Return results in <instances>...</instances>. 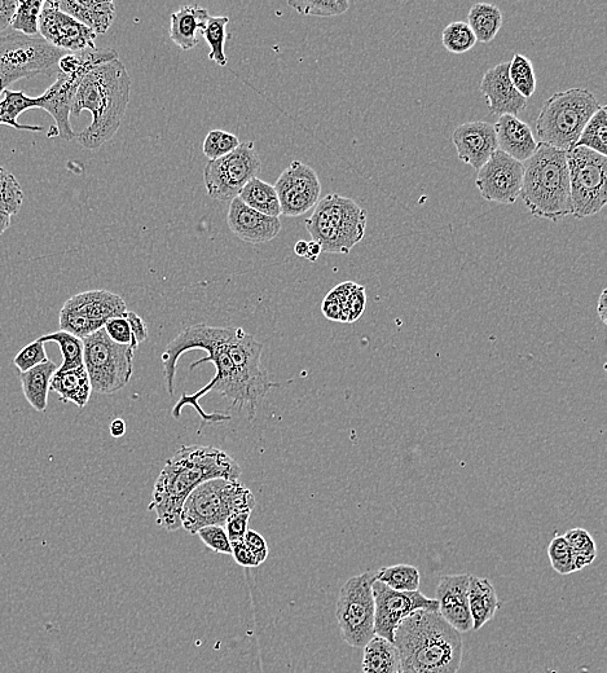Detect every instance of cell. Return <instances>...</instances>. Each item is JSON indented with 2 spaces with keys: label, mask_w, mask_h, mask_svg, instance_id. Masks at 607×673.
Here are the masks:
<instances>
[{
  "label": "cell",
  "mask_w": 607,
  "mask_h": 673,
  "mask_svg": "<svg viewBox=\"0 0 607 673\" xmlns=\"http://www.w3.org/2000/svg\"><path fill=\"white\" fill-rule=\"evenodd\" d=\"M519 196L536 218L558 222L573 215L566 152L539 142L534 155L523 162Z\"/></svg>",
  "instance_id": "5"
},
{
  "label": "cell",
  "mask_w": 607,
  "mask_h": 673,
  "mask_svg": "<svg viewBox=\"0 0 607 673\" xmlns=\"http://www.w3.org/2000/svg\"><path fill=\"white\" fill-rule=\"evenodd\" d=\"M231 328L210 327L206 324H195L184 329L173 341L166 346L165 353L162 354V364H164V376L166 381L167 393L173 397L175 393V377H177V364L180 356L191 350H204L208 356L197 360L189 369H195L202 363H213L217 373L208 385L202 387L196 394H184L179 400L177 406L173 409L174 419H179L183 407L192 406L200 413L201 419L210 424L223 422L231 419L230 416L206 415L199 406V400L205 397L211 391H217L219 395L228 399L231 407L246 412L249 420H254L257 415L259 402L263 400L261 395L253 389V386L245 380L243 375L233 363L230 351H228V338H230Z\"/></svg>",
  "instance_id": "1"
},
{
  "label": "cell",
  "mask_w": 607,
  "mask_h": 673,
  "mask_svg": "<svg viewBox=\"0 0 607 673\" xmlns=\"http://www.w3.org/2000/svg\"><path fill=\"white\" fill-rule=\"evenodd\" d=\"M47 360L50 359H48L46 353L45 343L35 340L17 353L15 359H13V364L19 369L20 373H24L38 367V365L46 363Z\"/></svg>",
  "instance_id": "46"
},
{
  "label": "cell",
  "mask_w": 607,
  "mask_h": 673,
  "mask_svg": "<svg viewBox=\"0 0 607 673\" xmlns=\"http://www.w3.org/2000/svg\"><path fill=\"white\" fill-rule=\"evenodd\" d=\"M125 318L129 320L131 331H133L136 342L142 343L148 338V328L145 321L135 312L127 311Z\"/></svg>",
  "instance_id": "55"
},
{
  "label": "cell",
  "mask_w": 607,
  "mask_h": 673,
  "mask_svg": "<svg viewBox=\"0 0 607 673\" xmlns=\"http://www.w3.org/2000/svg\"><path fill=\"white\" fill-rule=\"evenodd\" d=\"M42 7L43 2H39V0L19 2L15 16H13L11 29L26 35V37H37Z\"/></svg>",
  "instance_id": "41"
},
{
  "label": "cell",
  "mask_w": 607,
  "mask_h": 673,
  "mask_svg": "<svg viewBox=\"0 0 607 673\" xmlns=\"http://www.w3.org/2000/svg\"><path fill=\"white\" fill-rule=\"evenodd\" d=\"M452 143L464 164L479 170L499 149L495 127L490 122H466L452 134Z\"/></svg>",
  "instance_id": "21"
},
{
  "label": "cell",
  "mask_w": 607,
  "mask_h": 673,
  "mask_svg": "<svg viewBox=\"0 0 607 673\" xmlns=\"http://www.w3.org/2000/svg\"><path fill=\"white\" fill-rule=\"evenodd\" d=\"M69 52L57 50L41 37L20 33L0 34V69L12 82L38 74H52L61 57Z\"/></svg>",
  "instance_id": "13"
},
{
  "label": "cell",
  "mask_w": 607,
  "mask_h": 673,
  "mask_svg": "<svg viewBox=\"0 0 607 673\" xmlns=\"http://www.w3.org/2000/svg\"><path fill=\"white\" fill-rule=\"evenodd\" d=\"M469 578L466 574L442 576L435 592L438 613L460 633L473 631L468 598Z\"/></svg>",
  "instance_id": "20"
},
{
  "label": "cell",
  "mask_w": 607,
  "mask_h": 673,
  "mask_svg": "<svg viewBox=\"0 0 607 673\" xmlns=\"http://www.w3.org/2000/svg\"><path fill=\"white\" fill-rule=\"evenodd\" d=\"M377 571H365L342 585L336 617L343 641L353 648H364L375 637V598L373 583Z\"/></svg>",
  "instance_id": "10"
},
{
  "label": "cell",
  "mask_w": 607,
  "mask_h": 673,
  "mask_svg": "<svg viewBox=\"0 0 607 673\" xmlns=\"http://www.w3.org/2000/svg\"><path fill=\"white\" fill-rule=\"evenodd\" d=\"M11 227V215L0 213V236Z\"/></svg>",
  "instance_id": "59"
},
{
  "label": "cell",
  "mask_w": 607,
  "mask_h": 673,
  "mask_svg": "<svg viewBox=\"0 0 607 673\" xmlns=\"http://www.w3.org/2000/svg\"><path fill=\"white\" fill-rule=\"evenodd\" d=\"M228 24H230V19L226 16H210L202 32L210 47L209 60L214 61L219 67H226L228 63L227 56L224 54V45L230 38V34L226 32Z\"/></svg>",
  "instance_id": "37"
},
{
  "label": "cell",
  "mask_w": 607,
  "mask_h": 673,
  "mask_svg": "<svg viewBox=\"0 0 607 673\" xmlns=\"http://www.w3.org/2000/svg\"><path fill=\"white\" fill-rule=\"evenodd\" d=\"M362 668L364 673L402 672L400 655L394 642L375 636L364 646Z\"/></svg>",
  "instance_id": "30"
},
{
  "label": "cell",
  "mask_w": 607,
  "mask_h": 673,
  "mask_svg": "<svg viewBox=\"0 0 607 673\" xmlns=\"http://www.w3.org/2000/svg\"><path fill=\"white\" fill-rule=\"evenodd\" d=\"M497 147L514 160L523 162L534 155L538 142L531 127L516 116H501L494 125Z\"/></svg>",
  "instance_id": "24"
},
{
  "label": "cell",
  "mask_w": 607,
  "mask_h": 673,
  "mask_svg": "<svg viewBox=\"0 0 607 673\" xmlns=\"http://www.w3.org/2000/svg\"><path fill=\"white\" fill-rule=\"evenodd\" d=\"M504 17L500 8L491 3H478L470 8L468 25L477 42L490 43L503 26Z\"/></svg>",
  "instance_id": "31"
},
{
  "label": "cell",
  "mask_w": 607,
  "mask_h": 673,
  "mask_svg": "<svg viewBox=\"0 0 607 673\" xmlns=\"http://www.w3.org/2000/svg\"><path fill=\"white\" fill-rule=\"evenodd\" d=\"M523 164L500 149L478 170L475 186L483 199L513 205L521 195Z\"/></svg>",
  "instance_id": "17"
},
{
  "label": "cell",
  "mask_w": 607,
  "mask_h": 673,
  "mask_svg": "<svg viewBox=\"0 0 607 673\" xmlns=\"http://www.w3.org/2000/svg\"><path fill=\"white\" fill-rule=\"evenodd\" d=\"M402 672L457 673L463 662V637L438 611H416L395 631Z\"/></svg>",
  "instance_id": "4"
},
{
  "label": "cell",
  "mask_w": 607,
  "mask_h": 673,
  "mask_svg": "<svg viewBox=\"0 0 607 673\" xmlns=\"http://www.w3.org/2000/svg\"><path fill=\"white\" fill-rule=\"evenodd\" d=\"M127 312L125 301L109 290H89L69 298L60 311V331L86 338L100 331L109 320L122 318Z\"/></svg>",
  "instance_id": "14"
},
{
  "label": "cell",
  "mask_w": 607,
  "mask_h": 673,
  "mask_svg": "<svg viewBox=\"0 0 607 673\" xmlns=\"http://www.w3.org/2000/svg\"><path fill=\"white\" fill-rule=\"evenodd\" d=\"M11 83H13L11 78L8 77L7 74H4L3 70L0 69V95L7 90V87L10 86Z\"/></svg>",
  "instance_id": "61"
},
{
  "label": "cell",
  "mask_w": 607,
  "mask_h": 673,
  "mask_svg": "<svg viewBox=\"0 0 607 673\" xmlns=\"http://www.w3.org/2000/svg\"><path fill=\"white\" fill-rule=\"evenodd\" d=\"M607 296V289L602 290L600 299H598L597 303V314L600 316V319L602 323L605 325L607 324V306H606V299Z\"/></svg>",
  "instance_id": "56"
},
{
  "label": "cell",
  "mask_w": 607,
  "mask_h": 673,
  "mask_svg": "<svg viewBox=\"0 0 607 673\" xmlns=\"http://www.w3.org/2000/svg\"><path fill=\"white\" fill-rule=\"evenodd\" d=\"M321 310H323L325 318L346 323L341 302L338 301L336 294L333 292L329 293L328 296L325 297L323 306H321Z\"/></svg>",
  "instance_id": "53"
},
{
  "label": "cell",
  "mask_w": 607,
  "mask_h": 673,
  "mask_svg": "<svg viewBox=\"0 0 607 673\" xmlns=\"http://www.w3.org/2000/svg\"><path fill=\"white\" fill-rule=\"evenodd\" d=\"M488 109L496 116H516L526 108L527 100L514 89L509 78V63L488 69L481 82Z\"/></svg>",
  "instance_id": "23"
},
{
  "label": "cell",
  "mask_w": 607,
  "mask_h": 673,
  "mask_svg": "<svg viewBox=\"0 0 607 673\" xmlns=\"http://www.w3.org/2000/svg\"><path fill=\"white\" fill-rule=\"evenodd\" d=\"M261 166L253 142L240 143L230 155L209 161L204 170V182L210 199L235 200L246 184L257 178Z\"/></svg>",
  "instance_id": "15"
},
{
  "label": "cell",
  "mask_w": 607,
  "mask_h": 673,
  "mask_svg": "<svg viewBox=\"0 0 607 673\" xmlns=\"http://www.w3.org/2000/svg\"><path fill=\"white\" fill-rule=\"evenodd\" d=\"M199 536L202 543L206 545L215 553L227 554L231 556L232 554V544L224 527L222 526H208L201 529L196 534Z\"/></svg>",
  "instance_id": "47"
},
{
  "label": "cell",
  "mask_w": 607,
  "mask_h": 673,
  "mask_svg": "<svg viewBox=\"0 0 607 673\" xmlns=\"http://www.w3.org/2000/svg\"><path fill=\"white\" fill-rule=\"evenodd\" d=\"M548 557L553 570L560 575L576 573L573 551L563 536H556L548 547Z\"/></svg>",
  "instance_id": "45"
},
{
  "label": "cell",
  "mask_w": 607,
  "mask_h": 673,
  "mask_svg": "<svg viewBox=\"0 0 607 673\" xmlns=\"http://www.w3.org/2000/svg\"><path fill=\"white\" fill-rule=\"evenodd\" d=\"M39 34L48 45L69 54L95 50V41L98 37L87 26L60 11L56 2L43 3L39 17Z\"/></svg>",
  "instance_id": "19"
},
{
  "label": "cell",
  "mask_w": 607,
  "mask_h": 673,
  "mask_svg": "<svg viewBox=\"0 0 607 673\" xmlns=\"http://www.w3.org/2000/svg\"><path fill=\"white\" fill-rule=\"evenodd\" d=\"M239 199L249 208L267 217L279 218L281 215L280 201L276 189L262 179L254 178L240 192Z\"/></svg>",
  "instance_id": "33"
},
{
  "label": "cell",
  "mask_w": 607,
  "mask_h": 673,
  "mask_svg": "<svg viewBox=\"0 0 607 673\" xmlns=\"http://www.w3.org/2000/svg\"><path fill=\"white\" fill-rule=\"evenodd\" d=\"M227 223L239 239L249 244L268 243L274 240L281 231L279 218L258 213L257 210L245 205L239 197L231 201Z\"/></svg>",
  "instance_id": "22"
},
{
  "label": "cell",
  "mask_w": 607,
  "mask_h": 673,
  "mask_svg": "<svg viewBox=\"0 0 607 673\" xmlns=\"http://www.w3.org/2000/svg\"><path fill=\"white\" fill-rule=\"evenodd\" d=\"M57 369L59 368L52 360H47L46 363L28 372L20 373L19 378L25 399L37 412H46L51 380Z\"/></svg>",
  "instance_id": "29"
},
{
  "label": "cell",
  "mask_w": 607,
  "mask_h": 673,
  "mask_svg": "<svg viewBox=\"0 0 607 673\" xmlns=\"http://www.w3.org/2000/svg\"><path fill=\"white\" fill-rule=\"evenodd\" d=\"M601 105L591 91L570 89L556 92L545 101L536 120L540 143L563 152L575 148L580 134Z\"/></svg>",
  "instance_id": "7"
},
{
  "label": "cell",
  "mask_w": 607,
  "mask_h": 673,
  "mask_svg": "<svg viewBox=\"0 0 607 673\" xmlns=\"http://www.w3.org/2000/svg\"><path fill=\"white\" fill-rule=\"evenodd\" d=\"M50 391L59 395L63 403H73L78 408H85L92 394L91 382L85 365L69 369V371H56L51 380Z\"/></svg>",
  "instance_id": "28"
},
{
  "label": "cell",
  "mask_w": 607,
  "mask_h": 673,
  "mask_svg": "<svg viewBox=\"0 0 607 673\" xmlns=\"http://www.w3.org/2000/svg\"><path fill=\"white\" fill-rule=\"evenodd\" d=\"M509 78L514 89L522 98L530 99L536 91L534 65L526 56L516 54L509 63Z\"/></svg>",
  "instance_id": "38"
},
{
  "label": "cell",
  "mask_w": 607,
  "mask_h": 673,
  "mask_svg": "<svg viewBox=\"0 0 607 673\" xmlns=\"http://www.w3.org/2000/svg\"><path fill=\"white\" fill-rule=\"evenodd\" d=\"M288 6L296 10L299 15L333 17L343 15L349 10L350 4L346 0H325V2H311V0H290Z\"/></svg>",
  "instance_id": "42"
},
{
  "label": "cell",
  "mask_w": 607,
  "mask_h": 673,
  "mask_svg": "<svg viewBox=\"0 0 607 673\" xmlns=\"http://www.w3.org/2000/svg\"><path fill=\"white\" fill-rule=\"evenodd\" d=\"M39 342H55L63 354V364L57 371H69L83 365V341L68 332L59 331L38 338Z\"/></svg>",
  "instance_id": "36"
},
{
  "label": "cell",
  "mask_w": 607,
  "mask_h": 673,
  "mask_svg": "<svg viewBox=\"0 0 607 673\" xmlns=\"http://www.w3.org/2000/svg\"><path fill=\"white\" fill-rule=\"evenodd\" d=\"M83 365L92 391L109 395L130 384L136 349L118 345L103 329L83 338Z\"/></svg>",
  "instance_id": "9"
},
{
  "label": "cell",
  "mask_w": 607,
  "mask_h": 673,
  "mask_svg": "<svg viewBox=\"0 0 607 673\" xmlns=\"http://www.w3.org/2000/svg\"><path fill=\"white\" fill-rule=\"evenodd\" d=\"M305 224L323 252L349 254L363 240L367 211L349 197L331 193L318 202Z\"/></svg>",
  "instance_id": "8"
},
{
  "label": "cell",
  "mask_w": 607,
  "mask_h": 673,
  "mask_svg": "<svg viewBox=\"0 0 607 673\" xmlns=\"http://www.w3.org/2000/svg\"><path fill=\"white\" fill-rule=\"evenodd\" d=\"M257 504L253 492L239 481L215 478L202 483L184 501L182 529L196 535L208 526H226L235 513L246 512Z\"/></svg>",
  "instance_id": "6"
},
{
  "label": "cell",
  "mask_w": 607,
  "mask_h": 673,
  "mask_svg": "<svg viewBox=\"0 0 607 673\" xmlns=\"http://www.w3.org/2000/svg\"><path fill=\"white\" fill-rule=\"evenodd\" d=\"M231 556L233 557V560L236 561L237 565L246 567V569H255V567L259 566V563L257 560H255L252 552L246 548V545L243 543V541H239V543H232Z\"/></svg>",
  "instance_id": "52"
},
{
  "label": "cell",
  "mask_w": 607,
  "mask_h": 673,
  "mask_svg": "<svg viewBox=\"0 0 607 673\" xmlns=\"http://www.w3.org/2000/svg\"><path fill=\"white\" fill-rule=\"evenodd\" d=\"M4 99L0 101V125L10 126L21 131H33L39 133L42 127L21 125L17 118L29 109L39 108V98H30L24 91L6 90L3 92Z\"/></svg>",
  "instance_id": "32"
},
{
  "label": "cell",
  "mask_w": 607,
  "mask_h": 673,
  "mask_svg": "<svg viewBox=\"0 0 607 673\" xmlns=\"http://www.w3.org/2000/svg\"><path fill=\"white\" fill-rule=\"evenodd\" d=\"M209 12L200 6H184L171 13L170 38L183 51L192 50L199 43L197 34L204 32Z\"/></svg>",
  "instance_id": "26"
},
{
  "label": "cell",
  "mask_w": 607,
  "mask_h": 673,
  "mask_svg": "<svg viewBox=\"0 0 607 673\" xmlns=\"http://www.w3.org/2000/svg\"><path fill=\"white\" fill-rule=\"evenodd\" d=\"M573 217L600 213L607 204V157L584 147L566 152Z\"/></svg>",
  "instance_id": "11"
},
{
  "label": "cell",
  "mask_w": 607,
  "mask_h": 673,
  "mask_svg": "<svg viewBox=\"0 0 607 673\" xmlns=\"http://www.w3.org/2000/svg\"><path fill=\"white\" fill-rule=\"evenodd\" d=\"M126 433V422L117 419L114 420L111 424V434L113 438H121Z\"/></svg>",
  "instance_id": "57"
},
{
  "label": "cell",
  "mask_w": 607,
  "mask_h": 673,
  "mask_svg": "<svg viewBox=\"0 0 607 673\" xmlns=\"http://www.w3.org/2000/svg\"><path fill=\"white\" fill-rule=\"evenodd\" d=\"M250 516H252V512L246 510V512L235 513L228 518L224 530H226L231 544L243 541L246 532L249 530Z\"/></svg>",
  "instance_id": "49"
},
{
  "label": "cell",
  "mask_w": 607,
  "mask_h": 673,
  "mask_svg": "<svg viewBox=\"0 0 607 673\" xmlns=\"http://www.w3.org/2000/svg\"><path fill=\"white\" fill-rule=\"evenodd\" d=\"M56 6L78 23L87 26L96 35L107 33L116 17V4L113 2L61 0L56 2Z\"/></svg>",
  "instance_id": "25"
},
{
  "label": "cell",
  "mask_w": 607,
  "mask_h": 673,
  "mask_svg": "<svg viewBox=\"0 0 607 673\" xmlns=\"http://www.w3.org/2000/svg\"><path fill=\"white\" fill-rule=\"evenodd\" d=\"M365 309V293L363 287H356L354 292L351 293L349 299L346 303V323H353L356 319H359L363 315Z\"/></svg>",
  "instance_id": "51"
},
{
  "label": "cell",
  "mask_w": 607,
  "mask_h": 673,
  "mask_svg": "<svg viewBox=\"0 0 607 673\" xmlns=\"http://www.w3.org/2000/svg\"><path fill=\"white\" fill-rule=\"evenodd\" d=\"M241 473L237 461L217 447L183 446L158 475L148 509L156 513L157 525L162 529L178 531L182 529L184 501L197 487L215 478L239 481Z\"/></svg>",
  "instance_id": "2"
},
{
  "label": "cell",
  "mask_w": 607,
  "mask_h": 673,
  "mask_svg": "<svg viewBox=\"0 0 607 673\" xmlns=\"http://www.w3.org/2000/svg\"><path fill=\"white\" fill-rule=\"evenodd\" d=\"M281 214L285 217H301L320 201L321 183L312 167L293 161L275 183Z\"/></svg>",
  "instance_id": "18"
},
{
  "label": "cell",
  "mask_w": 607,
  "mask_h": 673,
  "mask_svg": "<svg viewBox=\"0 0 607 673\" xmlns=\"http://www.w3.org/2000/svg\"><path fill=\"white\" fill-rule=\"evenodd\" d=\"M323 253L321 246L315 241H310L309 250H307L306 259H309L310 262L318 261L319 255Z\"/></svg>",
  "instance_id": "58"
},
{
  "label": "cell",
  "mask_w": 607,
  "mask_h": 673,
  "mask_svg": "<svg viewBox=\"0 0 607 673\" xmlns=\"http://www.w3.org/2000/svg\"><path fill=\"white\" fill-rule=\"evenodd\" d=\"M239 145L240 140L236 135L223 130H213L206 136L202 151L209 161L218 160V158L230 155Z\"/></svg>",
  "instance_id": "44"
},
{
  "label": "cell",
  "mask_w": 607,
  "mask_h": 673,
  "mask_svg": "<svg viewBox=\"0 0 607 673\" xmlns=\"http://www.w3.org/2000/svg\"><path fill=\"white\" fill-rule=\"evenodd\" d=\"M307 250H309V243L307 241H298L296 246H294V252L298 255V257L305 258L307 254Z\"/></svg>",
  "instance_id": "60"
},
{
  "label": "cell",
  "mask_w": 607,
  "mask_h": 673,
  "mask_svg": "<svg viewBox=\"0 0 607 673\" xmlns=\"http://www.w3.org/2000/svg\"><path fill=\"white\" fill-rule=\"evenodd\" d=\"M24 202V192L15 175L0 167V204L4 205L7 213L15 215L19 213Z\"/></svg>",
  "instance_id": "43"
},
{
  "label": "cell",
  "mask_w": 607,
  "mask_h": 673,
  "mask_svg": "<svg viewBox=\"0 0 607 673\" xmlns=\"http://www.w3.org/2000/svg\"><path fill=\"white\" fill-rule=\"evenodd\" d=\"M569 543L571 551L574 554L576 571L583 570L584 567L592 565L597 557V547L595 539L584 529H573L563 535Z\"/></svg>",
  "instance_id": "39"
},
{
  "label": "cell",
  "mask_w": 607,
  "mask_h": 673,
  "mask_svg": "<svg viewBox=\"0 0 607 673\" xmlns=\"http://www.w3.org/2000/svg\"><path fill=\"white\" fill-rule=\"evenodd\" d=\"M81 55L82 61L78 69L72 73L59 72L54 85L48 87L45 94L39 96V103H41L39 109H43L54 118L57 135L68 142L77 136L70 125V112H72L73 101L82 79L90 70L118 59V52L113 48H95V50L82 51Z\"/></svg>",
  "instance_id": "12"
},
{
  "label": "cell",
  "mask_w": 607,
  "mask_h": 673,
  "mask_svg": "<svg viewBox=\"0 0 607 673\" xmlns=\"http://www.w3.org/2000/svg\"><path fill=\"white\" fill-rule=\"evenodd\" d=\"M375 598V635L394 642L400 623L416 611H438V601L424 593L394 591L380 582L373 583Z\"/></svg>",
  "instance_id": "16"
},
{
  "label": "cell",
  "mask_w": 607,
  "mask_h": 673,
  "mask_svg": "<svg viewBox=\"0 0 607 673\" xmlns=\"http://www.w3.org/2000/svg\"><path fill=\"white\" fill-rule=\"evenodd\" d=\"M399 673H404V672H399Z\"/></svg>",
  "instance_id": "62"
},
{
  "label": "cell",
  "mask_w": 607,
  "mask_h": 673,
  "mask_svg": "<svg viewBox=\"0 0 607 673\" xmlns=\"http://www.w3.org/2000/svg\"><path fill=\"white\" fill-rule=\"evenodd\" d=\"M377 582L398 592H417L420 588L419 569L411 565H395L377 570Z\"/></svg>",
  "instance_id": "34"
},
{
  "label": "cell",
  "mask_w": 607,
  "mask_h": 673,
  "mask_svg": "<svg viewBox=\"0 0 607 673\" xmlns=\"http://www.w3.org/2000/svg\"><path fill=\"white\" fill-rule=\"evenodd\" d=\"M443 46L447 48L451 54L463 55L472 50L477 43L472 29L468 23L463 21H455L444 28L442 33Z\"/></svg>",
  "instance_id": "40"
},
{
  "label": "cell",
  "mask_w": 607,
  "mask_h": 673,
  "mask_svg": "<svg viewBox=\"0 0 607 673\" xmlns=\"http://www.w3.org/2000/svg\"><path fill=\"white\" fill-rule=\"evenodd\" d=\"M19 2L17 0H0V34L11 28Z\"/></svg>",
  "instance_id": "54"
},
{
  "label": "cell",
  "mask_w": 607,
  "mask_h": 673,
  "mask_svg": "<svg viewBox=\"0 0 607 673\" xmlns=\"http://www.w3.org/2000/svg\"><path fill=\"white\" fill-rule=\"evenodd\" d=\"M243 543L246 545V548L252 552L255 560L259 563V566L266 562L268 557V545L261 534H258L257 531L248 530L244 536Z\"/></svg>",
  "instance_id": "50"
},
{
  "label": "cell",
  "mask_w": 607,
  "mask_h": 673,
  "mask_svg": "<svg viewBox=\"0 0 607 673\" xmlns=\"http://www.w3.org/2000/svg\"><path fill=\"white\" fill-rule=\"evenodd\" d=\"M131 78L120 59L99 65L82 79L73 101L70 116L83 111L92 114L89 127L76 136L83 148L95 151L109 142L120 130L129 107Z\"/></svg>",
  "instance_id": "3"
},
{
  "label": "cell",
  "mask_w": 607,
  "mask_h": 673,
  "mask_svg": "<svg viewBox=\"0 0 607 673\" xmlns=\"http://www.w3.org/2000/svg\"><path fill=\"white\" fill-rule=\"evenodd\" d=\"M104 331L107 332L108 337L118 345H126L134 347L138 350L139 343L136 342L133 331H131L129 320L125 318H114L105 324Z\"/></svg>",
  "instance_id": "48"
},
{
  "label": "cell",
  "mask_w": 607,
  "mask_h": 673,
  "mask_svg": "<svg viewBox=\"0 0 607 673\" xmlns=\"http://www.w3.org/2000/svg\"><path fill=\"white\" fill-rule=\"evenodd\" d=\"M607 108L600 107L593 114L591 120L584 126L582 134L575 147H584L593 152L600 153L601 156H607Z\"/></svg>",
  "instance_id": "35"
},
{
  "label": "cell",
  "mask_w": 607,
  "mask_h": 673,
  "mask_svg": "<svg viewBox=\"0 0 607 673\" xmlns=\"http://www.w3.org/2000/svg\"><path fill=\"white\" fill-rule=\"evenodd\" d=\"M469 609L473 620V631L477 632L495 618L500 609L499 597L490 580L470 576L469 578Z\"/></svg>",
  "instance_id": "27"
}]
</instances>
